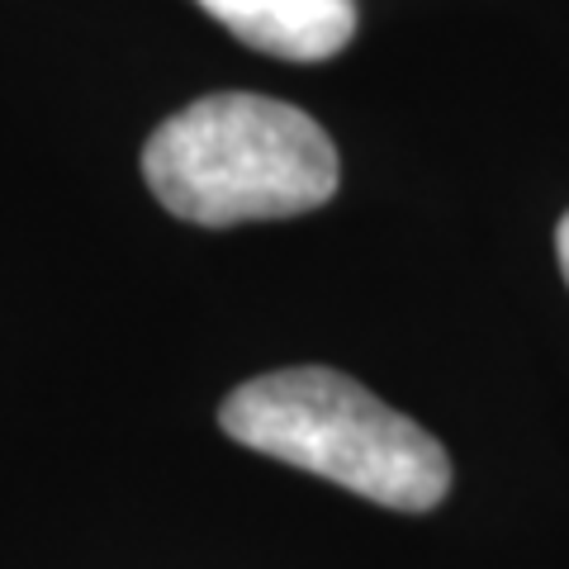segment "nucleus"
I'll return each instance as SVG.
<instances>
[{
  "label": "nucleus",
  "instance_id": "3",
  "mask_svg": "<svg viewBox=\"0 0 569 569\" xmlns=\"http://www.w3.org/2000/svg\"><path fill=\"white\" fill-rule=\"evenodd\" d=\"M247 48L284 62L337 58L356 33V0H200Z\"/></svg>",
  "mask_w": 569,
  "mask_h": 569
},
{
  "label": "nucleus",
  "instance_id": "1",
  "mask_svg": "<svg viewBox=\"0 0 569 569\" xmlns=\"http://www.w3.org/2000/svg\"><path fill=\"white\" fill-rule=\"evenodd\" d=\"M142 176L176 219L233 228L328 204L342 162L313 114L271 96L223 91L176 110L148 138Z\"/></svg>",
  "mask_w": 569,
  "mask_h": 569
},
{
  "label": "nucleus",
  "instance_id": "4",
  "mask_svg": "<svg viewBox=\"0 0 569 569\" xmlns=\"http://www.w3.org/2000/svg\"><path fill=\"white\" fill-rule=\"evenodd\" d=\"M556 252H560V271H565V280H569V213H565L560 228H556Z\"/></svg>",
  "mask_w": 569,
  "mask_h": 569
},
{
  "label": "nucleus",
  "instance_id": "2",
  "mask_svg": "<svg viewBox=\"0 0 569 569\" xmlns=\"http://www.w3.org/2000/svg\"><path fill=\"white\" fill-rule=\"evenodd\" d=\"M219 427L242 447L399 512L437 508L451 489L441 441L328 366H290L238 385L219 408Z\"/></svg>",
  "mask_w": 569,
  "mask_h": 569
}]
</instances>
